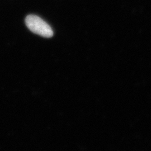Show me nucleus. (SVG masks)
Returning <instances> with one entry per match:
<instances>
[{"label": "nucleus", "instance_id": "f257e3e1", "mask_svg": "<svg viewBox=\"0 0 151 151\" xmlns=\"http://www.w3.org/2000/svg\"><path fill=\"white\" fill-rule=\"evenodd\" d=\"M25 24L32 32L44 38H51L53 32L51 27L40 17L30 15L25 19Z\"/></svg>", "mask_w": 151, "mask_h": 151}]
</instances>
